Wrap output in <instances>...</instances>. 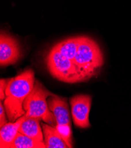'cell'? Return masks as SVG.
<instances>
[{
  "label": "cell",
  "instance_id": "obj_1",
  "mask_svg": "<svg viewBox=\"0 0 131 148\" xmlns=\"http://www.w3.org/2000/svg\"><path fill=\"white\" fill-rule=\"evenodd\" d=\"M35 82V73L31 69L24 70L16 77L7 79L3 105L10 122H15L25 115L23 102L33 90Z\"/></svg>",
  "mask_w": 131,
  "mask_h": 148
},
{
  "label": "cell",
  "instance_id": "obj_2",
  "mask_svg": "<svg viewBox=\"0 0 131 148\" xmlns=\"http://www.w3.org/2000/svg\"><path fill=\"white\" fill-rule=\"evenodd\" d=\"M104 64V55L98 44L90 37L80 36L75 65L81 82L97 77Z\"/></svg>",
  "mask_w": 131,
  "mask_h": 148
},
{
  "label": "cell",
  "instance_id": "obj_3",
  "mask_svg": "<svg viewBox=\"0 0 131 148\" xmlns=\"http://www.w3.org/2000/svg\"><path fill=\"white\" fill-rule=\"evenodd\" d=\"M57 95L50 92L39 81L35 80L34 88L23 102V108L28 117H36L56 127L57 122L54 113L50 110L47 98Z\"/></svg>",
  "mask_w": 131,
  "mask_h": 148
},
{
  "label": "cell",
  "instance_id": "obj_4",
  "mask_svg": "<svg viewBox=\"0 0 131 148\" xmlns=\"http://www.w3.org/2000/svg\"><path fill=\"white\" fill-rule=\"evenodd\" d=\"M44 62L49 73L56 80L69 84L81 82L75 67L52 47L45 53Z\"/></svg>",
  "mask_w": 131,
  "mask_h": 148
},
{
  "label": "cell",
  "instance_id": "obj_5",
  "mask_svg": "<svg viewBox=\"0 0 131 148\" xmlns=\"http://www.w3.org/2000/svg\"><path fill=\"white\" fill-rule=\"evenodd\" d=\"M50 110L54 113L57 122L56 129L69 148L73 147L71 122L67 99L60 96H50L47 99Z\"/></svg>",
  "mask_w": 131,
  "mask_h": 148
},
{
  "label": "cell",
  "instance_id": "obj_6",
  "mask_svg": "<svg viewBox=\"0 0 131 148\" xmlns=\"http://www.w3.org/2000/svg\"><path fill=\"white\" fill-rule=\"evenodd\" d=\"M72 119L78 127H91L89 115L92 105V97L87 95H78L69 99Z\"/></svg>",
  "mask_w": 131,
  "mask_h": 148
},
{
  "label": "cell",
  "instance_id": "obj_7",
  "mask_svg": "<svg viewBox=\"0 0 131 148\" xmlns=\"http://www.w3.org/2000/svg\"><path fill=\"white\" fill-rule=\"evenodd\" d=\"M18 40L5 32L0 36V64L7 66L16 64L22 56Z\"/></svg>",
  "mask_w": 131,
  "mask_h": 148
},
{
  "label": "cell",
  "instance_id": "obj_8",
  "mask_svg": "<svg viewBox=\"0 0 131 148\" xmlns=\"http://www.w3.org/2000/svg\"><path fill=\"white\" fill-rule=\"evenodd\" d=\"M25 116L20 117L15 122H8L1 127L0 130V147L11 148L12 144L15 140L19 128L25 119Z\"/></svg>",
  "mask_w": 131,
  "mask_h": 148
},
{
  "label": "cell",
  "instance_id": "obj_9",
  "mask_svg": "<svg viewBox=\"0 0 131 148\" xmlns=\"http://www.w3.org/2000/svg\"><path fill=\"white\" fill-rule=\"evenodd\" d=\"M41 120L36 117H28L21 123L18 132L33 139L44 143L43 131L41 127Z\"/></svg>",
  "mask_w": 131,
  "mask_h": 148
},
{
  "label": "cell",
  "instance_id": "obj_10",
  "mask_svg": "<svg viewBox=\"0 0 131 148\" xmlns=\"http://www.w3.org/2000/svg\"><path fill=\"white\" fill-rule=\"evenodd\" d=\"M46 148H68L60 132L55 127L41 121Z\"/></svg>",
  "mask_w": 131,
  "mask_h": 148
},
{
  "label": "cell",
  "instance_id": "obj_11",
  "mask_svg": "<svg viewBox=\"0 0 131 148\" xmlns=\"http://www.w3.org/2000/svg\"><path fill=\"white\" fill-rule=\"evenodd\" d=\"M11 148H46L43 142L36 141L18 132Z\"/></svg>",
  "mask_w": 131,
  "mask_h": 148
},
{
  "label": "cell",
  "instance_id": "obj_12",
  "mask_svg": "<svg viewBox=\"0 0 131 148\" xmlns=\"http://www.w3.org/2000/svg\"><path fill=\"white\" fill-rule=\"evenodd\" d=\"M6 114L5 109L1 101L0 103V127H1L8 122V120L6 119Z\"/></svg>",
  "mask_w": 131,
  "mask_h": 148
},
{
  "label": "cell",
  "instance_id": "obj_13",
  "mask_svg": "<svg viewBox=\"0 0 131 148\" xmlns=\"http://www.w3.org/2000/svg\"><path fill=\"white\" fill-rule=\"evenodd\" d=\"M7 79H1L0 80V99L2 101L3 100H4L5 99V88L7 85Z\"/></svg>",
  "mask_w": 131,
  "mask_h": 148
}]
</instances>
